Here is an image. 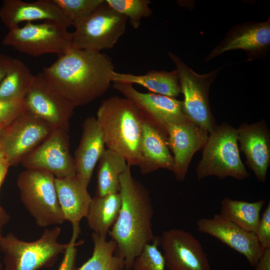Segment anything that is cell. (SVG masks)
<instances>
[{"mask_svg": "<svg viewBox=\"0 0 270 270\" xmlns=\"http://www.w3.org/2000/svg\"><path fill=\"white\" fill-rule=\"evenodd\" d=\"M200 232L212 236L246 256L254 267L264 251L256 234L242 228L220 214L201 218L196 222Z\"/></svg>", "mask_w": 270, "mask_h": 270, "instance_id": "2e32d148", "label": "cell"}, {"mask_svg": "<svg viewBox=\"0 0 270 270\" xmlns=\"http://www.w3.org/2000/svg\"><path fill=\"white\" fill-rule=\"evenodd\" d=\"M130 165L118 153L105 149L99 159L96 196L120 192V176Z\"/></svg>", "mask_w": 270, "mask_h": 270, "instance_id": "d4e9b609", "label": "cell"}, {"mask_svg": "<svg viewBox=\"0 0 270 270\" xmlns=\"http://www.w3.org/2000/svg\"><path fill=\"white\" fill-rule=\"evenodd\" d=\"M13 58L4 54H0V84L6 74Z\"/></svg>", "mask_w": 270, "mask_h": 270, "instance_id": "d590c367", "label": "cell"}, {"mask_svg": "<svg viewBox=\"0 0 270 270\" xmlns=\"http://www.w3.org/2000/svg\"><path fill=\"white\" fill-rule=\"evenodd\" d=\"M6 127L0 124V136L2 134L3 130Z\"/></svg>", "mask_w": 270, "mask_h": 270, "instance_id": "ab89813d", "label": "cell"}, {"mask_svg": "<svg viewBox=\"0 0 270 270\" xmlns=\"http://www.w3.org/2000/svg\"><path fill=\"white\" fill-rule=\"evenodd\" d=\"M94 250L92 257L78 270H124L125 260L116 254V244L113 240L92 232Z\"/></svg>", "mask_w": 270, "mask_h": 270, "instance_id": "83f0119b", "label": "cell"}, {"mask_svg": "<svg viewBox=\"0 0 270 270\" xmlns=\"http://www.w3.org/2000/svg\"><path fill=\"white\" fill-rule=\"evenodd\" d=\"M166 136L158 130L144 121L138 166L142 174L160 168L174 172L173 156L168 147Z\"/></svg>", "mask_w": 270, "mask_h": 270, "instance_id": "7402d4cb", "label": "cell"}, {"mask_svg": "<svg viewBox=\"0 0 270 270\" xmlns=\"http://www.w3.org/2000/svg\"><path fill=\"white\" fill-rule=\"evenodd\" d=\"M68 28L52 20L38 24L27 22L22 27L10 28L2 44L34 57L47 54L59 56L72 48V34Z\"/></svg>", "mask_w": 270, "mask_h": 270, "instance_id": "52a82bcc", "label": "cell"}, {"mask_svg": "<svg viewBox=\"0 0 270 270\" xmlns=\"http://www.w3.org/2000/svg\"><path fill=\"white\" fill-rule=\"evenodd\" d=\"M128 20L105 0L74 26L72 48L97 52L112 48L124 34Z\"/></svg>", "mask_w": 270, "mask_h": 270, "instance_id": "9c48e42d", "label": "cell"}, {"mask_svg": "<svg viewBox=\"0 0 270 270\" xmlns=\"http://www.w3.org/2000/svg\"><path fill=\"white\" fill-rule=\"evenodd\" d=\"M167 132V144L173 154V172L177 180L182 182L193 156L203 148L209 133L190 120L168 125Z\"/></svg>", "mask_w": 270, "mask_h": 270, "instance_id": "e0dca14e", "label": "cell"}, {"mask_svg": "<svg viewBox=\"0 0 270 270\" xmlns=\"http://www.w3.org/2000/svg\"><path fill=\"white\" fill-rule=\"evenodd\" d=\"M196 172L198 180L214 176L242 180L250 176L239 153L237 129L228 123L217 125L209 133Z\"/></svg>", "mask_w": 270, "mask_h": 270, "instance_id": "277c9868", "label": "cell"}, {"mask_svg": "<svg viewBox=\"0 0 270 270\" xmlns=\"http://www.w3.org/2000/svg\"><path fill=\"white\" fill-rule=\"evenodd\" d=\"M120 180L121 208L108 233L116 244V254L125 260L124 270H130L145 245L156 238L151 225L154 210L148 192L132 176L130 166Z\"/></svg>", "mask_w": 270, "mask_h": 270, "instance_id": "7a4b0ae2", "label": "cell"}, {"mask_svg": "<svg viewBox=\"0 0 270 270\" xmlns=\"http://www.w3.org/2000/svg\"><path fill=\"white\" fill-rule=\"evenodd\" d=\"M21 164L26 169L44 170L58 178L76 174L75 160L70 152L68 132L54 130L41 144L24 158Z\"/></svg>", "mask_w": 270, "mask_h": 270, "instance_id": "7c38bea8", "label": "cell"}, {"mask_svg": "<svg viewBox=\"0 0 270 270\" xmlns=\"http://www.w3.org/2000/svg\"><path fill=\"white\" fill-rule=\"evenodd\" d=\"M61 229L56 226L46 228L38 240L28 242L8 233L0 240V250L4 254V270H38L49 268L58 256L64 254L68 243L58 242Z\"/></svg>", "mask_w": 270, "mask_h": 270, "instance_id": "5b68a950", "label": "cell"}, {"mask_svg": "<svg viewBox=\"0 0 270 270\" xmlns=\"http://www.w3.org/2000/svg\"><path fill=\"white\" fill-rule=\"evenodd\" d=\"M114 68L106 54L72 48L42 72L49 86L76 108L108 91Z\"/></svg>", "mask_w": 270, "mask_h": 270, "instance_id": "6da1fadb", "label": "cell"}, {"mask_svg": "<svg viewBox=\"0 0 270 270\" xmlns=\"http://www.w3.org/2000/svg\"><path fill=\"white\" fill-rule=\"evenodd\" d=\"M254 267V270H270V248L264 250Z\"/></svg>", "mask_w": 270, "mask_h": 270, "instance_id": "e575fe53", "label": "cell"}, {"mask_svg": "<svg viewBox=\"0 0 270 270\" xmlns=\"http://www.w3.org/2000/svg\"><path fill=\"white\" fill-rule=\"evenodd\" d=\"M236 129L240 150L245 155L246 165L258 181L264 182L270 165V130L266 120L243 123Z\"/></svg>", "mask_w": 270, "mask_h": 270, "instance_id": "ac0fdd59", "label": "cell"}, {"mask_svg": "<svg viewBox=\"0 0 270 270\" xmlns=\"http://www.w3.org/2000/svg\"><path fill=\"white\" fill-rule=\"evenodd\" d=\"M82 127L80 140L74 152V158L76 175L88 184L106 145L102 128L96 118H86Z\"/></svg>", "mask_w": 270, "mask_h": 270, "instance_id": "ffe728a7", "label": "cell"}, {"mask_svg": "<svg viewBox=\"0 0 270 270\" xmlns=\"http://www.w3.org/2000/svg\"><path fill=\"white\" fill-rule=\"evenodd\" d=\"M35 78L22 61L13 58L4 78L0 84V100L25 98Z\"/></svg>", "mask_w": 270, "mask_h": 270, "instance_id": "4316f807", "label": "cell"}, {"mask_svg": "<svg viewBox=\"0 0 270 270\" xmlns=\"http://www.w3.org/2000/svg\"><path fill=\"white\" fill-rule=\"evenodd\" d=\"M121 205L120 192L92 198L86 218L93 232L106 238L118 217Z\"/></svg>", "mask_w": 270, "mask_h": 270, "instance_id": "cb8c5ba5", "label": "cell"}, {"mask_svg": "<svg viewBox=\"0 0 270 270\" xmlns=\"http://www.w3.org/2000/svg\"><path fill=\"white\" fill-rule=\"evenodd\" d=\"M6 159V158L5 154L4 152L3 148L1 144H0V162Z\"/></svg>", "mask_w": 270, "mask_h": 270, "instance_id": "f35d334b", "label": "cell"}, {"mask_svg": "<svg viewBox=\"0 0 270 270\" xmlns=\"http://www.w3.org/2000/svg\"><path fill=\"white\" fill-rule=\"evenodd\" d=\"M266 201L262 199L253 202L223 198L220 213L223 218L246 231L256 232L260 220V212Z\"/></svg>", "mask_w": 270, "mask_h": 270, "instance_id": "484cf974", "label": "cell"}, {"mask_svg": "<svg viewBox=\"0 0 270 270\" xmlns=\"http://www.w3.org/2000/svg\"><path fill=\"white\" fill-rule=\"evenodd\" d=\"M111 80L113 82L140 84L154 94L168 97L178 96L182 93L178 71H157L152 70L143 75L120 73L112 72Z\"/></svg>", "mask_w": 270, "mask_h": 270, "instance_id": "603a6c76", "label": "cell"}, {"mask_svg": "<svg viewBox=\"0 0 270 270\" xmlns=\"http://www.w3.org/2000/svg\"><path fill=\"white\" fill-rule=\"evenodd\" d=\"M10 215L0 206V226L3 227L10 221Z\"/></svg>", "mask_w": 270, "mask_h": 270, "instance_id": "74e56055", "label": "cell"}, {"mask_svg": "<svg viewBox=\"0 0 270 270\" xmlns=\"http://www.w3.org/2000/svg\"><path fill=\"white\" fill-rule=\"evenodd\" d=\"M2 263L0 262V270H2Z\"/></svg>", "mask_w": 270, "mask_h": 270, "instance_id": "b9f144b4", "label": "cell"}, {"mask_svg": "<svg viewBox=\"0 0 270 270\" xmlns=\"http://www.w3.org/2000/svg\"><path fill=\"white\" fill-rule=\"evenodd\" d=\"M112 87L138 108L144 121L168 137V125L180 124L190 120L183 109L182 101L154 93H143L130 84L114 82Z\"/></svg>", "mask_w": 270, "mask_h": 270, "instance_id": "8fae6325", "label": "cell"}, {"mask_svg": "<svg viewBox=\"0 0 270 270\" xmlns=\"http://www.w3.org/2000/svg\"><path fill=\"white\" fill-rule=\"evenodd\" d=\"M53 130L50 124L26 108L4 129L0 136V144L10 166L21 163Z\"/></svg>", "mask_w": 270, "mask_h": 270, "instance_id": "30bf717a", "label": "cell"}, {"mask_svg": "<svg viewBox=\"0 0 270 270\" xmlns=\"http://www.w3.org/2000/svg\"><path fill=\"white\" fill-rule=\"evenodd\" d=\"M26 109L25 98L0 100V124L6 127Z\"/></svg>", "mask_w": 270, "mask_h": 270, "instance_id": "1f68e13d", "label": "cell"}, {"mask_svg": "<svg viewBox=\"0 0 270 270\" xmlns=\"http://www.w3.org/2000/svg\"><path fill=\"white\" fill-rule=\"evenodd\" d=\"M0 19L8 28L24 22L52 20L70 27L72 23L63 14L52 0L26 2L20 0H4L0 9Z\"/></svg>", "mask_w": 270, "mask_h": 270, "instance_id": "d6986e66", "label": "cell"}, {"mask_svg": "<svg viewBox=\"0 0 270 270\" xmlns=\"http://www.w3.org/2000/svg\"><path fill=\"white\" fill-rule=\"evenodd\" d=\"M74 26L86 17L105 0H52Z\"/></svg>", "mask_w": 270, "mask_h": 270, "instance_id": "f546056e", "label": "cell"}, {"mask_svg": "<svg viewBox=\"0 0 270 270\" xmlns=\"http://www.w3.org/2000/svg\"><path fill=\"white\" fill-rule=\"evenodd\" d=\"M58 200L65 220L72 226L79 225L86 217L92 200L88 184L76 174L64 178H54Z\"/></svg>", "mask_w": 270, "mask_h": 270, "instance_id": "44dd1931", "label": "cell"}, {"mask_svg": "<svg viewBox=\"0 0 270 270\" xmlns=\"http://www.w3.org/2000/svg\"><path fill=\"white\" fill-rule=\"evenodd\" d=\"M159 244V237H156L152 244H146L140 254L134 261V270H165L166 262L158 250Z\"/></svg>", "mask_w": 270, "mask_h": 270, "instance_id": "4dcf8cb0", "label": "cell"}, {"mask_svg": "<svg viewBox=\"0 0 270 270\" xmlns=\"http://www.w3.org/2000/svg\"><path fill=\"white\" fill-rule=\"evenodd\" d=\"M257 238L265 249L270 248V202L266 207L260 218L258 230L256 234Z\"/></svg>", "mask_w": 270, "mask_h": 270, "instance_id": "836d02e7", "label": "cell"}, {"mask_svg": "<svg viewBox=\"0 0 270 270\" xmlns=\"http://www.w3.org/2000/svg\"><path fill=\"white\" fill-rule=\"evenodd\" d=\"M80 232L79 226H72V236L68 242V246L64 253L63 260L58 270H78L76 266L77 254L76 240Z\"/></svg>", "mask_w": 270, "mask_h": 270, "instance_id": "d6a6232c", "label": "cell"}, {"mask_svg": "<svg viewBox=\"0 0 270 270\" xmlns=\"http://www.w3.org/2000/svg\"><path fill=\"white\" fill-rule=\"evenodd\" d=\"M234 50L245 51L247 61L266 56L270 50V16L265 22H249L234 26L207 55L205 62Z\"/></svg>", "mask_w": 270, "mask_h": 270, "instance_id": "5bb4252c", "label": "cell"}, {"mask_svg": "<svg viewBox=\"0 0 270 270\" xmlns=\"http://www.w3.org/2000/svg\"><path fill=\"white\" fill-rule=\"evenodd\" d=\"M54 178L48 172L32 168L22 171L18 177L22 202L40 227L65 221L57 198Z\"/></svg>", "mask_w": 270, "mask_h": 270, "instance_id": "8992f818", "label": "cell"}, {"mask_svg": "<svg viewBox=\"0 0 270 270\" xmlns=\"http://www.w3.org/2000/svg\"><path fill=\"white\" fill-rule=\"evenodd\" d=\"M10 166V165L6 160L0 162V190Z\"/></svg>", "mask_w": 270, "mask_h": 270, "instance_id": "8d00e7d4", "label": "cell"}, {"mask_svg": "<svg viewBox=\"0 0 270 270\" xmlns=\"http://www.w3.org/2000/svg\"><path fill=\"white\" fill-rule=\"evenodd\" d=\"M96 118L107 148L122 155L130 166H138L144 120L136 106L124 97L110 96L102 102Z\"/></svg>", "mask_w": 270, "mask_h": 270, "instance_id": "3957f363", "label": "cell"}, {"mask_svg": "<svg viewBox=\"0 0 270 270\" xmlns=\"http://www.w3.org/2000/svg\"><path fill=\"white\" fill-rule=\"evenodd\" d=\"M2 227L0 226V240L2 238Z\"/></svg>", "mask_w": 270, "mask_h": 270, "instance_id": "60d3db41", "label": "cell"}, {"mask_svg": "<svg viewBox=\"0 0 270 270\" xmlns=\"http://www.w3.org/2000/svg\"><path fill=\"white\" fill-rule=\"evenodd\" d=\"M159 240L170 270H210L202 244L191 233L173 228L164 231Z\"/></svg>", "mask_w": 270, "mask_h": 270, "instance_id": "9a60e30c", "label": "cell"}, {"mask_svg": "<svg viewBox=\"0 0 270 270\" xmlns=\"http://www.w3.org/2000/svg\"><path fill=\"white\" fill-rule=\"evenodd\" d=\"M25 100L27 108L54 130L68 132L75 107L49 86L42 72L35 76Z\"/></svg>", "mask_w": 270, "mask_h": 270, "instance_id": "4fadbf2b", "label": "cell"}, {"mask_svg": "<svg viewBox=\"0 0 270 270\" xmlns=\"http://www.w3.org/2000/svg\"><path fill=\"white\" fill-rule=\"evenodd\" d=\"M106 3L117 12L125 15L134 29H138L142 18L150 16L152 10L148 7V0H105Z\"/></svg>", "mask_w": 270, "mask_h": 270, "instance_id": "f1b7e54d", "label": "cell"}, {"mask_svg": "<svg viewBox=\"0 0 270 270\" xmlns=\"http://www.w3.org/2000/svg\"><path fill=\"white\" fill-rule=\"evenodd\" d=\"M168 56L176 66L182 93L184 112L188 119L211 132L218 125L211 111L209 90L218 72L225 66L206 74H198L187 66L177 55Z\"/></svg>", "mask_w": 270, "mask_h": 270, "instance_id": "ba28073f", "label": "cell"}]
</instances>
